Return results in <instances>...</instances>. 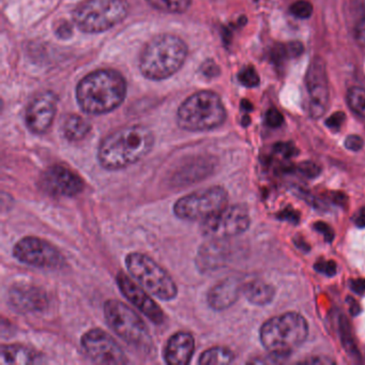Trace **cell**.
<instances>
[{"mask_svg": "<svg viewBox=\"0 0 365 365\" xmlns=\"http://www.w3.org/2000/svg\"><path fill=\"white\" fill-rule=\"evenodd\" d=\"M155 135L144 125L121 128L106 136L98 148V163L106 170H121L142 161L153 150Z\"/></svg>", "mask_w": 365, "mask_h": 365, "instance_id": "1", "label": "cell"}, {"mask_svg": "<svg viewBox=\"0 0 365 365\" xmlns=\"http://www.w3.org/2000/svg\"><path fill=\"white\" fill-rule=\"evenodd\" d=\"M127 82L114 70H98L85 76L76 88V99L82 110L89 115L113 112L123 104Z\"/></svg>", "mask_w": 365, "mask_h": 365, "instance_id": "2", "label": "cell"}, {"mask_svg": "<svg viewBox=\"0 0 365 365\" xmlns=\"http://www.w3.org/2000/svg\"><path fill=\"white\" fill-rule=\"evenodd\" d=\"M187 56V46L180 38L162 35L153 38L143 50L140 69L145 78L166 80L179 71Z\"/></svg>", "mask_w": 365, "mask_h": 365, "instance_id": "3", "label": "cell"}, {"mask_svg": "<svg viewBox=\"0 0 365 365\" xmlns=\"http://www.w3.org/2000/svg\"><path fill=\"white\" fill-rule=\"evenodd\" d=\"M225 120L223 102L212 91L194 93L179 106L177 112V123L185 131H211L221 127Z\"/></svg>", "mask_w": 365, "mask_h": 365, "instance_id": "4", "label": "cell"}, {"mask_svg": "<svg viewBox=\"0 0 365 365\" xmlns=\"http://www.w3.org/2000/svg\"><path fill=\"white\" fill-rule=\"evenodd\" d=\"M103 313L106 324L125 344L143 354L153 351L148 327L134 309L116 299H108L104 302Z\"/></svg>", "mask_w": 365, "mask_h": 365, "instance_id": "5", "label": "cell"}, {"mask_svg": "<svg viewBox=\"0 0 365 365\" xmlns=\"http://www.w3.org/2000/svg\"><path fill=\"white\" fill-rule=\"evenodd\" d=\"M309 335V324L298 313H286L267 320L260 328L259 337L269 352L289 354L300 347Z\"/></svg>", "mask_w": 365, "mask_h": 365, "instance_id": "6", "label": "cell"}, {"mask_svg": "<svg viewBox=\"0 0 365 365\" xmlns=\"http://www.w3.org/2000/svg\"><path fill=\"white\" fill-rule=\"evenodd\" d=\"M125 264L131 277L151 296L162 301L175 300L178 296V286L172 275L147 254L132 252L125 256Z\"/></svg>", "mask_w": 365, "mask_h": 365, "instance_id": "7", "label": "cell"}, {"mask_svg": "<svg viewBox=\"0 0 365 365\" xmlns=\"http://www.w3.org/2000/svg\"><path fill=\"white\" fill-rule=\"evenodd\" d=\"M127 0H86L73 14V20L80 31L100 34L113 29L127 18Z\"/></svg>", "mask_w": 365, "mask_h": 365, "instance_id": "8", "label": "cell"}, {"mask_svg": "<svg viewBox=\"0 0 365 365\" xmlns=\"http://www.w3.org/2000/svg\"><path fill=\"white\" fill-rule=\"evenodd\" d=\"M228 206V193L223 187H207L177 200L173 212L183 221H204Z\"/></svg>", "mask_w": 365, "mask_h": 365, "instance_id": "9", "label": "cell"}, {"mask_svg": "<svg viewBox=\"0 0 365 365\" xmlns=\"http://www.w3.org/2000/svg\"><path fill=\"white\" fill-rule=\"evenodd\" d=\"M12 255L21 264L46 270H59L66 266V258L52 243L39 237L21 238L12 249Z\"/></svg>", "mask_w": 365, "mask_h": 365, "instance_id": "10", "label": "cell"}, {"mask_svg": "<svg viewBox=\"0 0 365 365\" xmlns=\"http://www.w3.org/2000/svg\"><path fill=\"white\" fill-rule=\"evenodd\" d=\"M251 224L249 211L242 205H232L207 217L200 223V232L205 237L220 240L240 236Z\"/></svg>", "mask_w": 365, "mask_h": 365, "instance_id": "11", "label": "cell"}, {"mask_svg": "<svg viewBox=\"0 0 365 365\" xmlns=\"http://www.w3.org/2000/svg\"><path fill=\"white\" fill-rule=\"evenodd\" d=\"M81 348L87 358L98 364H127V354L118 341L106 331L91 329L81 337Z\"/></svg>", "mask_w": 365, "mask_h": 365, "instance_id": "12", "label": "cell"}, {"mask_svg": "<svg viewBox=\"0 0 365 365\" xmlns=\"http://www.w3.org/2000/svg\"><path fill=\"white\" fill-rule=\"evenodd\" d=\"M116 283L121 294L136 307L143 315L146 316L153 324H163L166 320L165 313L150 294L140 285L131 275L120 271L116 277Z\"/></svg>", "mask_w": 365, "mask_h": 365, "instance_id": "13", "label": "cell"}, {"mask_svg": "<svg viewBox=\"0 0 365 365\" xmlns=\"http://www.w3.org/2000/svg\"><path fill=\"white\" fill-rule=\"evenodd\" d=\"M40 187L55 197H76L85 189V182L78 173L61 164H55L44 170Z\"/></svg>", "mask_w": 365, "mask_h": 365, "instance_id": "14", "label": "cell"}, {"mask_svg": "<svg viewBox=\"0 0 365 365\" xmlns=\"http://www.w3.org/2000/svg\"><path fill=\"white\" fill-rule=\"evenodd\" d=\"M305 81L309 96V115L312 118H320L326 113L329 103L328 76L322 58L316 57L312 61Z\"/></svg>", "mask_w": 365, "mask_h": 365, "instance_id": "15", "label": "cell"}, {"mask_svg": "<svg viewBox=\"0 0 365 365\" xmlns=\"http://www.w3.org/2000/svg\"><path fill=\"white\" fill-rule=\"evenodd\" d=\"M57 112L56 96L44 91L34 98L25 114V123L31 133L42 135L52 127Z\"/></svg>", "mask_w": 365, "mask_h": 365, "instance_id": "16", "label": "cell"}, {"mask_svg": "<svg viewBox=\"0 0 365 365\" xmlns=\"http://www.w3.org/2000/svg\"><path fill=\"white\" fill-rule=\"evenodd\" d=\"M8 304L20 314L40 313L50 304L46 290L34 284H16L8 292Z\"/></svg>", "mask_w": 365, "mask_h": 365, "instance_id": "17", "label": "cell"}, {"mask_svg": "<svg viewBox=\"0 0 365 365\" xmlns=\"http://www.w3.org/2000/svg\"><path fill=\"white\" fill-rule=\"evenodd\" d=\"M245 283L239 277H230L222 279L210 288L207 294V303L215 312L225 311L235 304L243 292Z\"/></svg>", "mask_w": 365, "mask_h": 365, "instance_id": "18", "label": "cell"}, {"mask_svg": "<svg viewBox=\"0 0 365 365\" xmlns=\"http://www.w3.org/2000/svg\"><path fill=\"white\" fill-rule=\"evenodd\" d=\"M195 352V339L190 332L179 331L168 339L164 348L163 358L166 364L187 365Z\"/></svg>", "mask_w": 365, "mask_h": 365, "instance_id": "19", "label": "cell"}, {"mask_svg": "<svg viewBox=\"0 0 365 365\" xmlns=\"http://www.w3.org/2000/svg\"><path fill=\"white\" fill-rule=\"evenodd\" d=\"M215 168V164L212 159L198 158L197 160L189 162L177 170L174 175L175 185L185 187L191 183L198 182L212 174Z\"/></svg>", "mask_w": 365, "mask_h": 365, "instance_id": "20", "label": "cell"}, {"mask_svg": "<svg viewBox=\"0 0 365 365\" xmlns=\"http://www.w3.org/2000/svg\"><path fill=\"white\" fill-rule=\"evenodd\" d=\"M43 356L37 350L20 344L3 345L0 348V363L4 365L41 364Z\"/></svg>", "mask_w": 365, "mask_h": 365, "instance_id": "21", "label": "cell"}, {"mask_svg": "<svg viewBox=\"0 0 365 365\" xmlns=\"http://www.w3.org/2000/svg\"><path fill=\"white\" fill-rule=\"evenodd\" d=\"M243 294L250 303L262 307V305L269 304L273 300L275 289L272 285L266 282L254 279L245 284Z\"/></svg>", "mask_w": 365, "mask_h": 365, "instance_id": "22", "label": "cell"}, {"mask_svg": "<svg viewBox=\"0 0 365 365\" xmlns=\"http://www.w3.org/2000/svg\"><path fill=\"white\" fill-rule=\"evenodd\" d=\"M91 131V125L78 115H68L63 123V136L69 142H80Z\"/></svg>", "mask_w": 365, "mask_h": 365, "instance_id": "23", "label": "cell"}, {"mask_svg": "<svg viewBox=\"0 0 365 365\" xmlns=\"http://www.w3.org/2000/svg\"><path fill=\"white\" fill-rule=\"evenodd\" d=\"M235 354L227 347L209 348L200 354L198 358V364L212 365V364H230L234 362Z\"/></svg>", "mask_w": 365, "mask_h": 365, "instance_id": "24", "label": "cell"}, {"mask_svg": "<svg viewBox=\"0 0 365 365\" xmlns=\"http://www.w3.org/2000/svg\"><path fill=\"white\" fill-rule=\"evenodd\" d=\"M149 5L164 14H183L189 9L192 0H147Z\"/></svg>", "mask_w": 365, "mask_h": 365, "instance_id": "25", "label": "cell"}, {"mask_svg": "<svg viewBox=\"0 0 365 365\" xmlns=\"http://www.w3.org/2000/svg\"><path fill=\"white\" fill-rule=\"evenodd\" d=\"M347 103L350 110L365 119V89L361 87H351L347 93Z\"/></svg>", "mask_w": 365, "mask_h": 365, "instance_id": "26", "label": "cell"}, {"mask_svg": "<svg viewBox=\"0 0 365 365\" xmlns=\"http://www.w3.org/2000/svg\"><path fill=\"white\" fill-rule=\"evenodd\" d=\"M238 80L243 86L247 87V88L257 87L260 83L259 76L256 72L255 68L252 67V66L245 67V69L239 72Z\"/></svg>", "mask_w": 365, "mask_h": 365, "instance_id": "27", "label": "cell"}, {"mask_svg": "<svg viewBox=\"0 0 365 365\" xmlns=\"http://www.w3.org/2000/svg\"><path fill=\"white\" fill-rule=\"evenodd\" d=\"M290 14L298 19H309L313 14V5L307 0H298L290 6Z\"/></svg>", "mask_w": 365, "mask_h": 365, "instance_id": "28", "label": "cell"}, {"mask_svg": "<svg viewBox=\"0 0 365 365\" xmlns=\"http://www.w3.org/2000/svg\"><path fill=\"white\" fill-rule=\"evenodd\" d=\"M297 170H298L303 177L309 179L317 178L320 173H322L320 166L311 161L302 162V163L299 164V165L297 166Z\"/></svg>", "mask_w": 365, "mask_h": 365, "instance_id": "29", "label": "cell"}, {"mask_svg": "<svg viewBox=\"0 0 365 365\" xmlns=\"http://www.w3.org/2000/svg\"><path fill=\"white\" fill-rule=\"evenodd\" d=\"M314 268L317 272L327 275V277H333L336 274L337 267L333 260H318Z\"/></svg>", "mask_w": 365, "mask_h": 365, "instance_id": "30", "label": "cell"}, {"mask_svg": "<svg viewBox=\"0 0 365 365\" xmlns=\"http://www.w3.org/2000/svg\"><path fill=\"white\" fill-rule=\"evenodd\" d=\"M274 153L283 157L284 159H290L296 157L298 150L292 143H277L274 146Z\"/></svg>", "mask_w": 365, "mask_h": 365, "instance_id": "31", "label": "cell"}, {"mask_svg": "<svg viewBox=\"0 0 365 365\" xmlns=\"http://www.w3.org/2000/svg\"><path fill=\"white\" fill-rule=\"evenodd\" d=\"M264 119H266L267 125L270 128L281 127L284 123L283 115H282L281 112L277 110V108H270V110L267 112Z\"/></svg>", "mask_w": 365, "mask_h": 365, "instance_id": "32", "label": "cell"}, {"mask_svg": "<svg viewBox=\"0 0 365 365\" xmlns=\"http://www.w3.org/2000/svg\"><path fill=\"white\" fill-rule=\"evenodd\" d=\"M345 120L346 115L343 112H336L327 119L326 125L332 131H339Z\"/></svg>", "mask_w": 365, "mask_h": 365, "instance_id": "33", "label": "cell"}, {"mask_svg": "<svg viewBox=\"0 0 365 365\" xmlns=\"http://www.w3.org/2000/svg\"><path fill=\"white\" fill-rule=\"evenodd\" d=\"M270 56L272 63H277V65L279 66L281 65L282 63H284L286 58H289L286 46H282V44L274 46V48L271 50Z\"/></svg>", "mask_w": 365, "mask_h": 365, "instance_id": "34", "label": "cell"}, {"mask_svg": "<svg viewBox=\"0 0 365 365\" xmlns=\"http://www.w3.org/2000/svg\"><path fill=\"white\" fill-rule=\"evenodd\" d=\"M354 39L359 46L365 48V14L356 23V29H354Z\"/></svg>", "mask_w": 365, "mask_h": 365, "instance_id": "35", "label": "cell"}, {"mask_svg": "<svg viewBox=\"0 0 365 365\" xmlns=\"http://www.w3.org/2000/svg\"><path fill=\"white\" fill-rule=\"evenodd\" d=\"M364 146V142L359 135H349L346 138L345 147L350 151H359Z\"/></svg>", "mask_w": 365, "mask_h": 365, "instance_id": "36", "label": "cell"}, {"mask_svg": "<svg viewBox=\"0 0 365 365\" xmlns=\"http://www.w3.org/2000/svg\"><path fill=\"white\" fill-rule=\"evenodd\" d=\"M314 228L318 232H320L328 242H331L333 238H334V232H333L332 228L328 224L324 223V222H317V223L314 224Z\"/></svg>", "mask_w": 365, "mask_h": 365, "instance_id": "37", "label": "cell"}, {"mask_svg": "<svg viewBox=\"0 0 365 365\" xmlns=\"http://www.w3.org/2000/svg\"><path fill=\"white\" fill-rule=\"evenodd\" d=\"M279 219L285 220V221L292 222V223L297 224L299 222V219H300V215L297 212V210L294 209L286 208L285 210L282 211L279 215Z\"/></svg>", "mask_w": 365, "mask_h": 365, "instance_id": "38", "label": "cell"}, {"mask_svg": "<svg viewBox=\"0 0 365 365\" xmlns=\"http://www.w3.org/2000/svg\"><path fill=\"white\" fill-rule=\"evenodd\" d=\"M202 72L205 76H208V78H215V76L220 73V69L219 67L215 65V63H213V61H206V63L202 65Z\"/></svg>", "mask_w": 365, "mask_h": 365, "instance_id": "39", "label": "cell"}, {"mask_svg": "<svg viewBox=\"0 0 365 365\" xmlns=\"http://www.w3.org/2000/svg\"><path fill=\"white\" fill-rule=\"evenodd\" d=\"M286 48H287L289 58L300 56L303 51H304V48H303L302 43H300V42H292V43H288L287 46H286Z\"/></svg>", "mask_w": 365, "mask_h": 365, "instance_id": "40", "label": "cell"}, {"mask_svg": "<svg viewBox=\"0 0 365 365\" xmlns=\"http://www.w3.org/2000/svg\"><path fill=\"white\" fill-rule=\"evenodd\" d=\"M303 364L309 365H324V364H332L333 361L330 359L326 358V356H314V358L309 359V360L303 361Z\"/></svg>", "mask_w": 365, "mask_h": 365, "instance_id": "41", "label": "cell"}, {"mask_svg": "<svg viewBox=\"0 0 365 365\" xmlns=\"http://www.w3.org/2000/svg\"><path fill=\"white\" fill-rule=\"evenodd\" d=\"M350 287L356 294H365V279H354L350 283Z\"/></svg>", "mask_w": 365, "mask_h": 365, "instance_id": "42", "label": "cell"}, {"mask_svg": "<svg viewBox=\"0 0 365 365\" xmlns=\"http://www.w3.org/2000/svg\"><path fill=\"white\" fill-rule=\"evenodd\" d=\"M354 222L358 227H365V208H361L360 210L354 215Z\"/></svg>", "mask_w": 365, "mask_h": 365, "instance_id": "43", "label": "cell"}, {"mask_svg": "<svg viewBox=\"0 0 365 365\" xmlns=\"http://www.w3.org/2000/svg\"><path fill=\"white\" fill-rule=\"evenodd\" d=\"M241 106H242V108H245V110H252V108H253V106H252V104L250 103L249 101H247V100H243L242 104H241Z\"/></svg>", "mask_w": 365, "mask_h": 365, "instance_id": "44", "label": "cell"}]
</instances>
